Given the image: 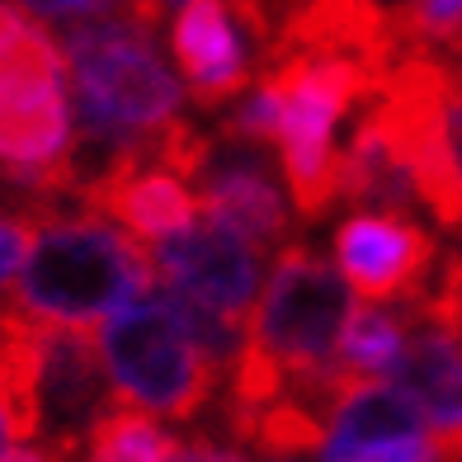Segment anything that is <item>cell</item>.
<instances>
[{
	"mask_svg": "<svg viewBox=\"0 0 462 462\" xmlns=\"http://www.w3.org/2000/svg\"><path fill=\"white\" fill-rule=\"evenodd\" d=\"M345 462H434V439H402V444H377V448H364Z\"/></svg>",
	"mask_w": 462,
	"mask_h": 462,
	"instance_id": "obj_19",
	"label": "cell"
},
{
	"mask_svg": "<svg viewBox=\"0 0 462 462\" xmlns=\"http://www.w3.org/2000/svg\"><path fill=\"white\" fill-rule=\"evenodd\" d=\"M184 444L161 430L156 420H146L142 411L109 406L90 425V457L86 462H171Z\"/></svg>",
	"mask_w": 462,
	"mask_h": 462,
	"instance_id": "obj_15",
	"label": "cell"
},
{
	"mask_svg": "<svg viewBox=\"0 0 462 462\" xmlns=\"http://www.w3.org/2000/svg\"><path fill=\"white\" fill-rule=\"evenodd\" d=\"M406 349L392 383L415 396L434 425V462H462V250L444 264L434 288L396 307Z\"/></svg>",
	"mask_w": 462,
	"mask_h": 462,
	"instance_id": "obj_6",
	"label": "cell"
},
{
	"mask_svg": "<svg viewBox=\"0 0 462 462\" xmlns=\"http://www.w3.org/2000/svg\"><path fill=\"white\" fill-rule=\"evenodd\" d=\"M349 311L354 298L340 269L321 260L311 245L292 241L279 250L264 298L250 311L245 345L264 354L292 387H311L330 373Z\"/></svg>",
	"mask_w": 462,
	"mask_h": 462,
	"instance_id": "obj_3",
	"label": "cell"
},
{
	"mask_svg": "<svg viewBox=\"0 0 462 462\" xmlns=\"http://www.w3.org/2000/svg\"><path fill=\"white\" fill-rule=\"evenodd\" d=\"M194 184H199V217L231 231L250 250H274L298 241L264 146L217 133Z\"/></svg>",
	"mask_w": 462,
	"mask_h": 462,
	"instance_id": "obj_7",
	"label": "cell"
},
{
	"mask_svg": "<svg viewBox=\"0 0 462 462\" xmlns=\"http://www.w3.org/2000/svg\"><path fill=\"white\" fill-rule=\"evenodd\" d=\"M29 245H33V222H24L19 213H5V208H0V292L14 288Z\"/></svg>",
	"mask_w": 462,
	"mask_h": 462,
	"instance_id": "obj_17",
	"label": "cell"
},
{
	"mask_svg": "<svg viewBox=\"0 0 462 462\" xmlns=\"http://www.w3.org/2000/svg\"><path fill=\"white\" fill-rule=\"evenodd\" d=\"M156 288V264L128 231L90 208H61L33 226V245L5 307L38 326L90 330L99 317L137 307Z\"/></svg>",
	"mask_w": 462,
	"mask_h": 462,
	"instance_id": "obj_1",
	"label": "cell"
},
{
	"mask_svg": "<svg viewBox=\"0 0 462 462\" xmlns=\"http://www.w3.org/2000/svg\"><path fill=\"white\" fill-rule=\"evenodd\" d=\"M340 279L364 302H411L425 292L434 264V236L406 213H354L335 231Z\"/></svg>",
	"mask_w": 462,
	"mask_h": 462,
	"instance_id": "obj_8",
	"label": "cell"
},
{
	"mask_svg": "<svg viewBox=\"0 0 462 462\" xmlns=\"http://www.w3.org/2000/svg\"><path fill=\"white\" fill-rule=\"evenodd\" d=\"M99 359L114 383V406L189 425L217 396V368L189 345L156 298H142L99 326Z\"/></svg>",
	"mask_w": 462,
	"mask_h": 462,
	"instance_id": "obj_4",
	"label": "cell"
},
{
	"mask_svg": "<svg viewBox=\"0 0 462 462\" xmlns=\"http://www.w3.org/2000/svg\"><path fill=\"white\" fill-rule=\"evenodd\" d=\"M38 402H43V425H52V434H76L86 420L95 425L109 411V402H104V359L90 330L43 326V340H38Z\"/></svg>",
	"mask_w": 462,
	"mask_h": 462,
	"instance_id": "obj_12",
	"label": "cell"
},
{
	"mask_svg": "<svg viewBox=\"0 0 462 462\" xmlns=\"http://www.w3.org/2000/svg\"><path fill=\"white\" fill-rule=\"evenodd\" d=\"M430 420L425 411L415 406V396L402 392L396 383H368L354 396H345L330 415V430H326V462H345L364 448L377 444H402V439H425Z\"/></svg>",
	"mask_w": 462,
	"mask_h": 462,
	"instance_id": "obj_13",
	"label": "cell"
},
{
	"mask_svg": "<svg viewBox=\"0 0 462 462\" xmlns=\"http://www.w3.org/2000/svg\"><path fill=\"white\" fill-rule=\"evenodd\" d=\"M152 298L171 311L175 317V326L189 335V345H194L208 364H213L217 373L222 368H236L241 364V349H245V330L236 326V321H226V317H217V311H208L203 302H194V298H184V292H175V288H165L161 279H156V288H152Z\"/></svg>",
	"mask_w": 462,
	"mask_h": 462,
	"instance_id": "obj_16",
	"label": "cell"
},
{
	"mask_svg": "<svg viewBox=\"0 0 462 462\" xmlns=\"http://www.w3.org/2000/svg\"><path fill=\"white\" fill-rule=\"evenodd\" d=\"M76 434H52L48 444H14L0 453V462H71L76 457Z\"/></svg>",
	"mask_w": 462,
	"mask_h": 462,
	"instance_id": "obj_18",
	"label": "cell"
},
{
	"mask_svg": "<svg viewBox=\"0 0 462 462\" xmlns=\"http://www.w3.org/2000/svg\"><path fill=\"white\" fill-rule=\"evenodd\" d=\"M156 279L165 288L184 292V298L203 302L208 311H217L226 321H245L260 292V250H250L245 241H236L231 231L213 226V222H194L180 236L161 241L152 250Z\"/></svg>",
	"mask_w": 462,
	"mask_h": 462,
	"instance_id": "obj_9",
	"label": "cell"
},
{
	"mask_svg": "<svg viewBox=\"0 0 462 462\" xmlns=\"http://www.w3.org/2000/svg\"><path fill=\"white\" fill-rule=\"evenodd\" d=\"M171 48L180 71L189 76V95L208 109L250 86V43L226 5H213V0L180 5L171 24Z\"/></svg>",
	"mask_w": 462,
	"mask_h": 462,
	"instance_id": "obj_11",
	"label": "cell"
},
{
	"mask_svg": "<svg viewBox=\"0 0 462 462\" xmlns=\"http://www.w3.org/2000/svg\"><path fill=\"white\" fill-rule=\"evenodd\" d=\"M71 152L67 61L24 5H0V175L19 203H67L57 165Z\"/></svg>",
	"mask_w": 462,
	"mask_h": 462,
	"instance_id": "obj_2",
	"label": "cell"
},
{
	"mask_svg": "<svg viewBox=\"0 0 462 462\" xmlns=\"http://www.w3.org/2000/svg\"><path fill=\"white\" fill-rule=\"evenodd\" d=\"M171 462H245V457L231 453V448H217V444H189V448H180Z\"/></svg>",
	"mask_w": 462,
	"mask_h": 462,
	"instance_id": "obj_20",
	"label": "cell"
},
{
	"mask_svg": "<svg viewBox=\"0 0 462 462\" xmlns=\"http://www.w3.org/2000/svg\"><path fill=\"white\" fill-rule=\"evenodd\" d=\"M444 95H448V67L434 57H402L377 80L368 104L383 118L387 146L402 175L411 180V194L434 213L444 231H462V175L448 152L444 128Z\"/></svg>",
	"mask_w": 462,
	"mask_h": 462,
	"instance_id": "obj_5",
	"label": "cell"
},
{
	"mask_svg": "<svg viewBox=\"0 0 462 462\" xmlns=\"http://www.w3.org/2000/svg\"><path fill=\"white\" fill-rule=\"evenodd\" d=\"M406 349V326L402 311L377 307V302H354L340 349H335V368H340L349 383H392L396 364H402Z\"/></svg>",
	"mask_w": 462,
	"mask_h": 462,
	"instance_id": "obj_14",
	"label": "cell"
},
{
	"mask_svg": "<svg viewBox=\"0 0 462 462\" xmlns=\"http://www.w3.org/2000/svg\"><path fill=\"white\" fill-rule=\"evenodd\" d=\"M80 208L99 213L104 222H118V231H128L133 241H171L180 231H189L199 222V194H189V184L180 175H171L165 165H156L152 137L118 165V171L95 184Z\"/></svg>",
	"mask_w": 462,
	"mask_h": 462,
	"instance_id": "obj_10",
	"label": "cell"
}]
</instances>
